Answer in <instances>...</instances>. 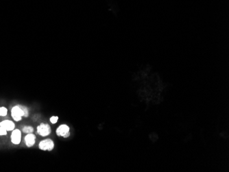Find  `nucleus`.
I'll return each mask as SVG.
<instances>
[{"instance_id": "1", "label": "nucleus", "mask_w": 229, "mask_h": 172, "mask_svg": "<svg viewBox=\"0 0 229 172\" xmlns=\"http://www.w3.org/2000/svg\"><path fill=\"white\" fill-rule=\"evenodd\" d=\"M54 147V143L52 139H47L40 142L39 148L40 149L44 151H52Z\"/></svg>"}, {"instance_id": "2", "label": "nucleus", "mask_w": 229, "mask_h": 172, "mask_svg": "<svg viewBox=\"0 0 229 172\" xmlns=\"http://www.w3.org/2000/svg\"><path fill=\"white\" fill-rule=\"evenodd\" d=\"M37 133L42 137H47L51 133V128L48 124H41L37 127Z\"/></svg>"}, {"instance_id": "3", "label": "nucleus", "mask_w": 229, "mask_h": 172, "mask_svg": "<svg viewBox=\"0 0 229 172\" xmlns=\"http://www.w3.org/2000/svg\"><path fill=\"white\" fill-rule=\"evenodd\" d=\"M11 113H12V118H13V119L14 121H19L21 119L22 117H23V111H22L21 108H20L18 105H16L14 107L12 108Z\"/></svg>"}, {"instance_id": "4", "label": "nucleus", "mask_w": 229, "mask_h": 172, "mask_svg": "<svg viewBox=\"0 0 229 172\" xmlns=\"http://www.w3.org/2000/svg\"><path fill=\"white\" fill-rule=\"evenodd\" d=\"M56 134L59 137H63L64 138H67L70 134L69 127L68 126L65 125V124L60 126L56 130Z\"/></svg>"}, {"instance_id": "5", "label": "nucleus", "mask_w": 229, "mask_h": 172, "mask_svg": "<svg viewBox=\"0 0 229 172\" xmlns=\"http://www.w3.org/2000/svg\"><path fill=\"white\" fill-rule=\"evenodd\" d=\"M21 132L19 130H14L12 131V134H11V141H12V143L15 144V145H18L21 142Z\"/></svg>"}, {"instance_id": "6", "label": "nucleus", "mask_w": 229, "mask_h": 172, "mask_svg": "<svg viewBox=\"0 0 229 172\" xmlns=\"http://www.w3.org/2000/svg\"><path fill=\"white\" fill-rule=\"evenodd\" d=\"M0 127L3 128L7 131H12L14 128V124L10 120H4L0 123Z\"/></svg>"}, {"instance_id": "7", "label": "nucleus", "mask_w": 229, "mask_h": 172, "mask_svg": "<svg viewBox=\"0 0 229 172\" xmlns=\"http://www.w3.org/2000/svg\"><path fill=\"white\" fill-rule=\"evenodd\" d=\"M35 140H36L35 135L33 134L32 133L27 134L25 137V144H26V145L29 147H32V146L34 145V143H35Z\"/></svg>"}, {"instance_id": "8", "label": "nucleus", "mask_w": 229, "mask_h": 172, "mask_svg": "<svg viewBox=\"0 0 229 172\" xmlns=\"http://www.w3.org/2000/svg\"><path fill=\"white\" fill-rule=\"evenodd\" d=\"M22 131H23V132L25 133V134H30V133L33 132L34 128H33L32 126H25L22 129Z\"/></svg>"}, {"instance_id": "9", "label": "nucleus", "mask_w": 229, "mask_h": 172, "mask_svg": "<svg viewBox=\"0 0 229 172\" xmlns=\"http://www.w3.org/2000/svg\"><path fill=\"white\" fill-rule=\"evenodd\" d=\"M18 106L21 108L22 111H23V117H28L29 113H28V110H27V108L24 106H22V105H18Z\"/></svg>"}, {"instance_id": "10", "label": "nucleus", "mask_w": 229, "mask_h": 172, "mask_svg": "<svg viewBox=\"0 0 229 172\" xmlns=\"http://www.w3.org/2000/svg\"><path fill=\"white\" fill-rule=\"evenodd\" d=\"M7 109L5 107H0V116L5 117L7 115Z\"/></svg>"}, {"instance_id": "11", "label": "nucleus", "mask_w": 229, "mask_h": 172, "mask_svg": "<svg viewBox=\"0 0 229 172\" xmlns=\"http://www.w3.org/2000/svg\"><path fill=\"white\" fill-rule=\"evenodd\" d=\"M58 117L53 116V117H52L50 118V121H51V123H52V124H56V122L58 121Z\"/></svg>"}, {"instance_id": "12", "label": "nucleus", "mask_w": 229, "mask_h": 172, "mask_svg": "<svg viewBox=\"0 0 229 172\" xmlns=\"http://www.w3.org/2000/svg\"><path fill=\"white\" fill-rule=\"evenodd\" d=\"M7 134V130L5 128H3L2 127H0V136L2 135H6Z\"/></svg>"}]
</instances>
